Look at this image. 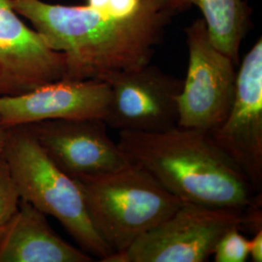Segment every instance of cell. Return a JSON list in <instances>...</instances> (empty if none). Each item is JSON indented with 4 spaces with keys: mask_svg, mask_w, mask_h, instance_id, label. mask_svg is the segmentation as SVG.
I'll return each mask as SVG.
<instances>
[{
    "mask_svg": "<svg viewBox=\"0 0 262 262\" xmlns=\"http://www.w3.org/2000/svg\"><path fill=\"white\" fill-rule=\"evenodd\" d=\"M66 61L64 79L99 80L150 63L178 15L169 0H86L84 5L11 0Z\"/></svg>",
    "mask_w": 262,
    "mask_h": 262,
    "instance_id": "obj_1",
    "label": "cell"
},
{
    "mask_svg": "<svg viewBox=\"0 0 262 262\" xmlns=\"http://www.w3.org/2000/svg\"><path fill=\"white\" fill-rule=\"evenodd\" d=\"M118 144L183 202L233 209L261 203V194L206 131L178 125L155 133L122 130Z\"/></svg>",
    "mask_w": 262,
    "mask_h": 262,
    "instance_id": "obj_2",
    "label": "cell"
},
{
    "mask_svg": "<svg viewBox=\"0 0 262 262\" xmlns=\"http://www.w3.org/2000/svg\"><path fill=\"white\" fill-rule=\"evenodd\" d=\"M76 182L92 224L113 253L127 250L184 203L146 169L134 163L109 174L76 179Z\"/></svg>",
    "mask_w": 262,
    "mask_h": 262,
    "instance_id": "obj_3",
    "label": "cell"
},
{
    "mask_svg": "<svg viewBox=\"0 0 262 262\" xmlns=\"http://www.w3.org/2000/svg\"><path fill=\"white\" fill-rule=\"evenodd\" d=\"M2 154L20 200L56 217L85 253L102 262L112 254L91 222L76 180L49 159L26 125L7 127Z\"/></svg>",
    "mask_w": 262,
    "mask_h": 262,
    "instance_id": "obj_4",
    "label": "cell"
},
{
    "mask_svg": "<svg viewBox=\"0 0 262 262\" xmlns=\"http://www.w3.org/2000/svg\"><path fill=\"white\" fill-rule=\"evenodd\" d=\"M248 209L216 208L184 202L154 229L103 262H204L231 228L248 230Z\"/></svg>",
    "mask_w": 262,
    "mask_h": 262,
    "instance_id": "obj_5",
    "label": "cell"
},
{
    "mask_svg": "<svg viewBox=\"0 0 262 262\" xmlns=\"http://www.w3.org/2000/svg\"><path fill=\"white\" fill-rule=\"evenodd\" d=\"M186 36L188 64L178 98V126L209 132L231 108L236 64L212 44L203 19L186 28Z\"/></svg>",
    "mask_w": 262,
    "mask_h": 262,
    "instance_id": "obj_6",
    "label": "cell"
},
{
    "mask_svg": "<svg viewBox=\"0 0 262 262\" xmlns=\"http://www.w3.org/2000/svg\"><path fill=\"white\" fill-rule=\"evenodd\" d=\"M111 99L105 119L117 130L163 132L178 125L183 80L150 63L107 76Z\"/></svg>",
    "mask_w": 262,
    "mask_h": 262,
    "instance_id": "obj_7",
    "label": "cell"
},
{
    "mask_svg": "<svg viewBox=\"0 0 262 262\" xmlns=\"http://www.w3.org/2000/svg\"><path fill=\"white\" fill-rule=\"evenodd\" d=\"M253 189L262 188V40L245 56L236 75L235 94L225 121L208 132Z\"/></svg>",
    "mask_w": 262,
    "mask_h": 262,
    "instance_id": "obj_8",
    "label": "cell"
},
{
    "mask_svg": "<svg viewBox=\"0 0 262 262\" xmlns=\"http://www.w3.org/2000/svg\"><path fill=\"white\" fill-rule=\"evenodd\" d=\"M41 149L71 178L113 173L133 164L101 119L49 120L26 125Z\"/></svg>",
    "mask_w": 262,
    "mask_h": 262,
    "instance_id": "obj_9",
    "label": "cell"
},
{
    "mask_svg": "<svg viewBox=\"0 0 262 262\" xmlns=\"http://www.w3.org/2000/svg\"><path fill=\"white\" fill-rule=\"evenodd\" d=\"M11 0H0V97L27 94L64 79V56L27 26Z\"/></svg>",
    "mask_w": 262,
    "mask_h": 262,
    "instance_id": "obj_10",
    "label": "cell"
},
{
    "mask_svg": "<svg viewBox=\"0 0 262 262\" xmlns=\"http://www.w3.org/2000/svg\"><path fill=\"white\" fill-rule=\"evenodd\" d=\"M110 99L111 90L104 81L61 79L27 94L0 97V124L11 127L49 120L105 121Z\"/></svg>",
    "mask_w": 262,
    "mask_h": 262,
    "instance_id": "obj_11",
    "label": "cell"
},
{
    "mask_svg": "<svg viewBox=\"0 0 262 262\" xmlns=\"http://www.w3.org/2000/svg\"><path fill=\"white\" fill-rule=\"evenodd\" d=\"M93 256L67 243L53 230L46 215L25 200L1 227L0 262H91Z\"/></svg>",
    "mask_w": 262,
    "mask_h": 262,
    "instance_id": "obj_12",
    "label": "cell"
},
{
    "mask_svg": "<svg viewBox=\"0 0 262 262\" xmlns=\"http://www.w3.org/2000/svg\"><path fill=\"white\" fill-rule=\"evenodd\" d=\"M180 14L192 6L201 11L212 44L239 64V51L250 27L251 9L244 0H169Z\"/></svg>",
    "mask_w": 262,
    "mask_h": 262,
    "instance_id": "obj_13",
    "label": "cell"
},
{
    "mask_svg": "<svg viewBox=\"0 0 262 262\" xmlns=\"http://www.w3.org/2000/svg\"><path fill=\"white\" fill-rule=\"evenodd\" d=\"M215 262H245L249 258V239L239 228H231L221 237L213 252Z\"/></svg>",
    "mask_w": 262,
    "mask_h": 262,
    "instance_id": "obj_14",
    "label": "cell"
},
{
    "mask_svg": "<svg viewBox=\"0 0 262 262\" xmlns=\"http://www.w3.org/2000/svg\"><path fill=\"white\" fill-rule=\"evenodd\" d=\"M19 192L9 164L0 154V227L6 225L19 209Z\"/></svg>",
    "mask_w": 262,
    "mask_h": 262,
    "instance_id": "obj_15",
    "label": "cell"
},
{
    "mask_svg": "<svg viewBox=\"0 0 262 262\" xmlns=\"http://www.w3.org/2000/svg\"><path fill=\"white\" fill-rule=\"evenodd\" d=\"M249 257L253 262L262 261V229L253 233V238L249 240Z\"/></svg>",
    "mask_w": 262,
    "mask_h": 262,
    "instance_id": "obj_16",
    "label": "cell"
},
{
    "mask_svg": "<svg viewBox=\"0 0 262 262\" xmlns=\"http://www.w3.org/2000/svg\"><path fill=\"white\" fill-rule=\"evenodd\" d=\"M6 130H7V127L0 125V154H2L4 150L5 140H6Z\"/></svg>",
    "mask_w": 262,
    "mask_h": 262,
    "instance_id": "obj_17",
    "label": "cell"
},
{
    "mask_svg": "<svg viewBox=\"0 0 262 262\" xmlns=\"http://www.w3.org/2000/svg\"><path fill=\"white\" fill-rule=\"evenodd\" d=\"M0 234H1V227H0Z\"/></svg>",
    "mask_w": 262,
    "mask_h": 262,
    "instance_id": "obj_18",
    "label": "cell"
},
{
    "mask_svg": "<svg viewBox=\"0 0 262 262\" xmlns=\"http://www.w3.org/2000/svg\"><path fill=\"white\" fill-rule=\"evenodd\" d=\"M0 125H1V124H0Z\"/></svg>",
    "mask_w": 262,
    "mask_h": 262,
    "instance_id": "obj_19",
    "label": "cell"
}]
</instances>
